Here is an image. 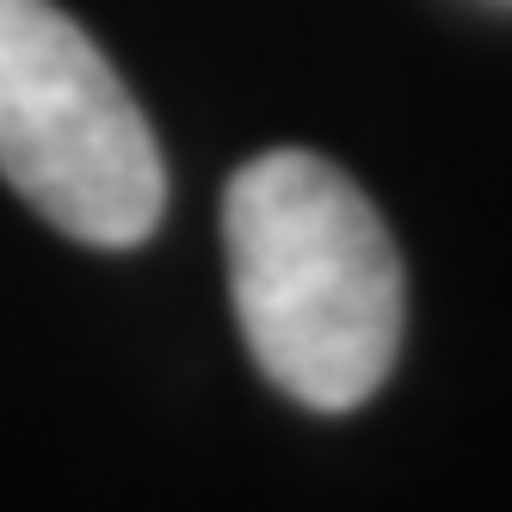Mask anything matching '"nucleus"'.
<instances>
[{"label":"nucleus","instance_id":"obj_1","mask_svg":"<svg viewBox=\"0 0 512 512\" xmlns=\"http://www.w3.org/2000/svg\"><path fill=\"white\" fill-rule=\"evenodd\" d=\"M235 321L260 371L315 414L371 401L401 352V260L352 179L309 149L247 161L223 192Z\"/></svg>","mask_w":512,"mask_h":512},{"label":"nucleus","instance_id":"obj_2","mask_svg":"<svg viewBox=\"0 0 512 512\" xmlns=\"http://www.w3.org/2000/svg\"><path fill=\"white\" fill-rule=\"evenodd\" d=\"M0 173L87 247L149 241L167 167L99 44L50 0H0Z\"/></svg>","mask_w":512,"mask_h":512}]
</instances>
